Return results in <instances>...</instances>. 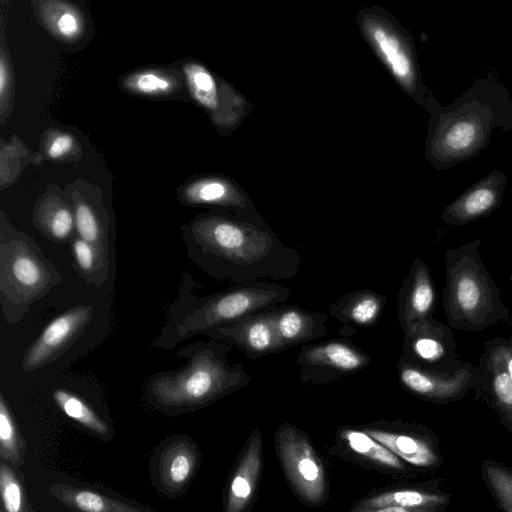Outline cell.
<instances>
[{"mask_svg": "<svg viewBox=\"0 0 512 512\" xmlns=\"http://www.w3.org/2000/svg\"><path fill=\"white\" fill-rule=\"evenodd\" d=\"M0 490L1 512H26L22 486L13 470L5 463L0 465Z\"/></svg>", "mask_w": 512, "mask_h": 512, "instance_id": "obj_30", "label": "cell"}, {"mask_svg": "<svg viewBox=\"0 0 512 512\" xmlns=\"http://www.w3.org/2000/svg\"><path fill=\"white\" fill-rule=\"evenodd\" d=\"M362 26L395 79L410 94L417 95L422 88L410 42L396 28L381 19L366 18Z\"/></svg>", "mask_w": 512, "mask_h": 512, "instance_id": "obj_12", "label": "cell"}, {"mask_svg": "<svg viewBox=\"0 0 512 512\" xmlns=\"http://www.w3.org/2000/svg\"><path fill=\"white\" fill-rule=\"evenodd\" d=\"M57 29L65 37L74 36L79 30L77 17L70 12L62 14L57 21Z\"/></svg>", "mask_w": 512, "mask_h": 512, "instance_id": "obj_35", "label": "cell"}, {"mask_svg": "<svg viewBox=\"0 0 512 512\" xmlns=\"http://www.w3.org/2000/svg\"><path fill=\"white\" fill-rule=\"evenodd\" d=\"M61 282L57 266L33 239L16 231L1 230L0 307L7 324L20 322L33 303Z\"/></svg>", "mask_w": 512, "mask_h": 512, "instance_id": "obj_5", "label": "cell"}, {"mask_svg": "<svg viewBox=\"0 0 512 512\" xmlns=\"http://www.w3.org/2000/svg\"><path fill=\"white\" fill-rule=\"evenodd\" d=\"M449 497L424 488L388 486L371 491L351 506L355 509L400 506L413 509H439L446 505Z\"/></svg>", "mask_w": 512, "mask_h": 512, "instance_id": "obj_22", "label": "cell"}, {"mask_svg": "<svg viewBox=\"0 0 512 512\" xmlns=\"http://www.w3.org/2000/svg\"><path fill=\"white\" fill-rule=\"evenodd\" d=\"M358 426L410 466L424 469L439 462L431 440L418 426L403 421L386 420Z\"/></svg>", "mask_w": 512, "mask_h": 512, "instance_id": "obj_14", "label": "cell"}, {"mask_svg": "<svg viewBox=\"0 0 512 512\" xmlns=\"http://www.w3.org/2000/svg\"><path fill=\"white\" fill-rule=\"evenodd\" d=\"M272 317L278 352L308 344L329 334L328 316L323 313L281 304L273 308Z\"/></svg>", "mask_w": 512, "mask_h": 512, "instance_id": "obj_19", "label": "cell"}, {"mask_svg": "<svg viewBox=\"0 0 512 512\" xmlns=\"http://www.w3.org/2000/svg\"><path fill=\"white\" fill-rule=\"evenodd\" d=\"M483 345L484 352L477 364L481 379L475 388V397L493 407L503 420L512 425V379L492 340L484 341Z\"/></svg>", "mask_w": 512, "mask_h": 512, "instance_id": "obj_20", "label": "cell"}, {"mask_svg": "<svg viewBox=\"0 0 512 512\" xmlns=\"http://www.w3.org/2000/svg\"><path fill=\"white\" fill-rule=\"evenodd\" d=\"M7 82V72L3 61L0 63V93L3 94Z\"/></svg>", "mask_w": 512, "mask_h": 512, "instance_id": "obj_37", "label": "cell"}, {"mask_svg": "<svg viewBox=\"0 0 512 512\" xmlns=\"http://www.w3.org/2000/svg\"><path fill=\"white\" fill-rule=\"evenodd\" d=\"M192 96L204 107L215 109L218 104L217 87L213 76L198 64L184 68Z\"/></svg>", "mask_w": 512, "mask_h": 512, "instance_id": "obj_29", "label": "cell"}, {"mask_svg": "<svg viewBox=\"0 0 512 512\" xmlns=\"http://www.w3.org/2000/svg\"><path fill=\"white\" fill-rule=\"evenodd\" d=\"M198 461L196 446L179 439L165 448L159 461V479L163 487L175 491L183 488L194 474Z\"/></svg>", "mask_w": 512, "mask_h": 512, "instance_id": "obj_23", "label": "cell"}, {"mask_svg": "<svg viewBox=\"0 0 512 512\" xmlns=\"http://www.w3.org/2000/svg\"><path fill=\"white\" fill-rule=\"evenodd\" d=\"M273 308L215 327L204 335L238 348L250 359L278 353Z\"/></svg>", "mask_w": 512, "mask_h": 512, "instance_id": "obj_16", "label": "cell"}, {"mask_svg": "<svg viewBox=\"0 0 512 512\" xmlns=\"http://www.w3.org/2000/svg\"><path fill=\"white\" fill-rule=\"evenodd\" d=\"M507 99L503 88L481 79L454 103L440 108L433 119L428 149L434 165L449 168L484 149L492 132L504 130L512 120Z\"/></svg>", "mask_w": 512, "mask_h": 512, "instance_id": "obj_3", "label": "cell"}, {"mask_svg": "<svg viewBox=\"0 0 512 512\" xmlns=\"http://www.w3.org/2000/svg\"><path fill=\"white\" fill-rule=\"evenodd\" d=\"M274 445L283 475L298 500L314 508L326 504L330 495L328 471L308 435L284 422L276 429Z\"/></svg>", "mask_w": 512, "mask_h": 512, "instance_id": "obj_7", "label": "cell"}, {"mask_svg": "<svg viewBox=\"0 0 512 512\" xmlns=\"http://www.w3.org/2000/svg\"><path fill=\"white\" fill-rule=\"evenodd\" d=\"M93 318L89 305L72 307L53 318L28 347L20 362L25 372L40 369L60 357L83 333Z\"/></svg>", "mask_w": 512, "mask_h": 512, "instance_id": "obj_11", "label": "cell"}, {"mask_svg": "<svg viewBox=\"0 0 512 512\" xmlns=\"http://www.w3.org/2000/svg\"><path fill=\"white\" fill-rule=\"evenodd\" d=\"M184 241L188 258L203 272L235 284L291 279L301 266L299 252L253 211L197 220L185 230Z\"/></svg>", "mask_w": 512, "mask_h": 512, "instance_id": "obj_1", "label": "cell"}, {"mask_svg": "<svg viewBox=\"0 0 512 512\" xmlns=\"http://www.w3.org/2000/svg\"><path fill=\"white\" fill-rule=\"evenodd\" d=\"M232 348L215 339L181 347L177 355L185 358L186 364L151 375L143 398L159 410L180 412L204 407L246 387L251 376L243 363L229 361Z\"/></svg>", "mask_w": 512, "mask_h": 512, "instance_id": "obj_2", "label": "cell"}, {"mask_svg": "<svg viewBox=\"0 0 512 512\" xmlns=\"http://www.w3.org/2000/svg\"><path fill=\"white\" fill-rule=\"evenodd\" d=\"M330 452L340 459L387 475H404L407 464L359 426L345 425L335 432Z\"/></svg>", "mask_w": 512, "mask_h": 512, "instance_id": "obj_13", "label": "cell"}, {"mask_svg": "<svg viewBox=\"0 0 512 512\" xmlns=\"http://www.w3.org/2000/svg\"><path fill=\"white\" fill-rule=\"evenodd\" d=\"M49 493L78 512H143L98 492L64 484H52Z\"/></svg>", "mask_w": 512, "mask_h": 512, "instance_id": "obj_24", "label": "cell"}, {"mask_svg": "<svg viewBox=\"0 0 512 512\" xmlns=\"http://www.w3.org/2000/svg\"><path fill=\"white\" fill-rule=\"evenodd\" d=\"M480 246L476 238L445 252L444 315L449 327L464 332H480L511 319L501 290L481 259Z\"/></svg>", "mask_w": 512, "mask_h": 512, "instance_id": "obj_4", "label": "cell"}, {"mask_svg": "<svg viewBox=\"0 0 512 512\" xmlns=\"http://www.w3.org/2000/svg\"><path fill=\"white\" fill-rule=\"evenodd\" d=\"M509 279L512 281V273L510 274ZM507 325L512 328V317Z\"/></svg>", "mask_w": 512, "mask_h": 512, "instance_id": "obj_38", "label": "cell"}, {"mask_svg": "<svg viewBox=\"0 0 512 512\" xmlns=\"http://www.w3.org/2000/svg\"><path fill=\"white\" fill-rule=\"evenodd\" d=\"M263 472L261 430H252L227 483L224 512H249L255 503Z\"/></svg>", "mask_w": 512, "mask_h": 512, "instance_id": "obj_15", "label": "cell"}, {"mask_svg": "<svg viewBox=\"0 0 512 512\" xmlns=\"http://www.w3.org/2000/svg\"><path fill=\"white\" fill-rule=\"evenodd\" d=\"M505 186V174L494 171L448 204L442 214L443 222L463 226L489 216L500 206Z\"/></svg>", "mask_w": 512, "mask_h": 512, "instance_id": "obj_18", "label": "cell"}, {"mask_svg": "<svg viewBox=\"0 0 512 512\" xmlns=\"http://www.w3.org/2000/svg\"><path fill=\"white\" fill-rule=\"evenodd\" d=\"M37 226L54 242H67L73 237L75 218L71 210L63 205L44 208L38 213Z\"/></svg>", "mask_w": 512, "mask_h": 512, "instance_id": "obj_27", "label": "cell"}, {"mask_svg": "<svg viewBox=\"0 0 512 512\" xmlns=\"http://www.w3.org/2000/svg\"><path fill=\"white\" fill-rule=\"evenodd\" d=\"M396 367L399 383L404 390L417 398L438 404L462 399L468 391L478 386L481 379L478 365L465 361L451 373L424 369L401 358Z\"/></svg>", "mask_w": 512, "mask_h": 512, "instance_id": "obj_9", "label": "cell"}, {"mask_svg": "<svg viewBox=\"0 0 512 512\" xmlns=\"http://www.w3.org/2000/svg\"><path fill=\"white\" fill-rule=\"evenodd\" d=\"M347 512H439V509H413L400 506H382L365 509H355L351 507Z\"/></svg>", "mask_w": 512, "mask_h": 512, "instance_id": "obj_36", "label": "cell"}, {"mask_svg": "<svg viewBox=\"0 0 512 512\" xmlns=\"http://www.w3.org/2000/svg\"><path fill=\"white\" fill-rule=\"evenodd\" d=\"M8 403L0 392V455L13 464L21 462L23 446Z\"/></svg>", "mask_w": 512, "mask_h": 512, "instance_id": "obj_28", "label": "cell"}, {"mask_svg": "<svg viewBox=\"0 0 512 512\" xmlns=\"http://www.w3.org/2000/svg\"><path fill=\"white\" fill-rule=\"evenodd\" d=\"M133 86L141 93L156 94L168 91L171 84L166 78L148 72L135 76Z\"/></svg>", "mask_w": 512, "mask_h": 512, "instance_id": "obj_32", "label": "cell"}, {"mask_svg": "<svg viewBox=\"0 0 512 512\" xmlns=\"http://www.w3.org/2000/svg\"><path fill=\"white\" fill-rule=\"evenodd\" d=\"M71 250L79 276L86 283L101 287L109 276L110 259L80 237L73 240Z\"/></svg>", "mask_w": 512, "mask_h": 512, "instance_id": "obj_25", "label": "cell"}, {"mask_svg": "<svg viewBox=\"0 0 512 512\" xmlns=\"http://www.w3.org/2000/svg\"><path fill=\"white\" fill-rule=\"evenodd\" d=\"M491 340L499 352L507 374L512 379V335L509 338L496 337Z\"/></svg>", "mask_w": 512, "mask_h": 512, "instance_id": "obj_33", "label": "cell"}, {"mask_svg": "<svg viewBox=\"0 0 512 512\" xmlns=\"http://www.w3.org/2000/svg\"><path fill=\"white\" fill-rule=\"evenodd\" d=\"M371 356L343 339L301 345L297 356L299 379L307 384H329L358 373Z\"/></svg>", "mask_w": 512, "mask_h": 512, "instance_id": "obj_8", "label": "cell"}, {"mask_svg": "<svg viewBox=\"0 0 512 512\" xmlns=\"http://www.w3.org/2000/svg\"><path fill=\"white\" fill-rule=\"evenodd\" d=\"M73 146V138L68 134H61L54 138L51 142L48 155L50 158L56 159L66 154Z\"/></svg>", "mask_w": 512, "mask_h": 512, "instance_id": "obj_34", "label": "cell"}, {"mask_svg": "<svg viewBox=\"0 0 512 512\" xmlns=\"http://www.w3.org/2000/svg\"><path fill=\"white\" fill-rule=\"evenodd\" d=\"M291 291L274 281L236 284L200 299L199 304L175 328L163 349H173L181 341L236 321L252 313L284 304Z\"/></svg>", "mask_w": 512, "mask_h": 512, "instance_id": "obj_6", "label": "cell"}, {"mask_svg": "<svg viewBox=\"0 0 512 512\" xmlns=\"http://www.w3.org/2000/svg\"><path fill=\"white\" fill-rule=\"evenodd\" d=\"M404 334V361L431 371L451 373L464 361L458 358L457 342L451 327L432 318L422 320Z\"/></svg>", "mask_w": 512, "mask_h": 512, "instance_id": "obj_10", "label": "cell"}, {"mask_svg": "<svg viewBox=\"0 0 512 512\" xmlns=\"http://www.w3.org/2000/svg\"><path fill=\"white\" fill-rule=\"evenodd\" d=\"M483 471L498 502L506 512H512V472L491 463H486Z\"/></svg>", "mask_w": 512, "mask_h": 512, "instance_id": "obj_31", "label": "cell"}, {"mask_svg": "<svg viewBox=\"0 0 512 512\" xmlns=\"http://www.w3.org/2000/svg\"><path fill=\"white\" fill-rule=\"evenodd\" d=\"M52 397L55 404L69 418L95 434L105 436L109 433L107 424L76 395L63 389H56L53 391Z\"/></svg>", "mask_w": 512, "mask_h": 512, "instance_id": "obj_26", "label": "cell"}, {"mask_svg": "<svg viewBox=\"0 0 512 512\" xmlns=\"http://www.w3.org/2000/svg\"><path fill=\"white\" fill-rule=\"evenodd\" d=\"M387 295L370 289L351 291L328 307L333 318L359 327L374 326L381 318Z\"/></svg>", "mask_w": 512, "mask_h": 512, "instance_id": "obj_21", "label": "cell"}, {"mask_svg": "<svg viewBox=\"0 0 512 512\" xmlns=\"http://www.w3.org/2000/svg\"><path fill=\"white\" fill-rule=\"evenodd\" d=\"M436 289L429 267L416 257L403 279L397 296V319L403 331L422 320L432 318Z\"/></svg>", "mask_w": 512, "mask_h": 512, "instance_id": "obj_17", "label": "cell"}]
</instances>
